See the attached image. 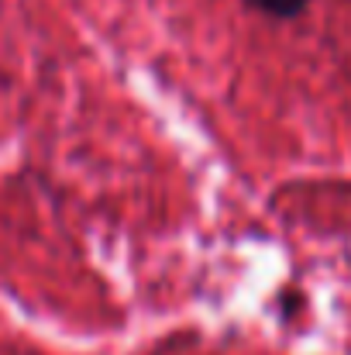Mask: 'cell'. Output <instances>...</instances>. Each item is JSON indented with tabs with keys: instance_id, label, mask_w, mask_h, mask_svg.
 Listing matches in <instances>:
<instances>
[{
	"instance_id": "6da1fadb",
	"label": "cell",
	"mask_w": 351,
	"mask_h": 355,
	"mask_svg": "<svg viewBox=\"0 0 351 355\" xmlns=\"http://www.w3.org/2000/svg\"><path fill=\"white\" fill-rule=\"evenodd\" d=\"M248 3H255L258 10H265L272 17H296V14L307 10L310 0H248Z\"/></svg>"
}]
</instances>
